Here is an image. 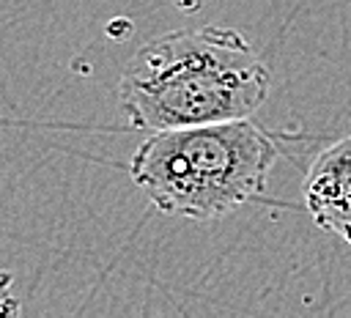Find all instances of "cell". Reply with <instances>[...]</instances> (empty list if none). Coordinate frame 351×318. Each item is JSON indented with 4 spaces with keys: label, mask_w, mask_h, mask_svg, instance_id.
Instances as JSON below:
<instances>
[{
    "label": "cell",
    "mask_w": 351,
    "mask_h": 318,
    "mask_svg": "<svg viewBox=\"0 0 351 318\" xmlns=\"http://www.w3.org/2000/svg\"><path fill=\"white\" fill-rule=\"evenodd\" d=\"M271 74L233 27L170 30L143 44L118 82L121 110L137 129H178L250 118Z\"/></svg>",
    "instance_id": "1"
},
{
    "label": "cell",
    "mask_w": 351,
    "mask_h": 318,
    "mask_svg": "<svg viewBox=\"0 0 351 318\" xmlns=\"http://www.w3.org/2000/svg\"><path fill=\"white\" fill-rule=\"evenodd\" d=\"M274 159V140L236 118L154 132L132 154L129 175L162 214L217 219L263 192Z\"/></svg>",
    "instance_id": "2"
},
{
    "label": "cell",
    "mask_w": 351,
    "mask_h": 318,
    "mask_svg": "<svg viewBox=\"0 0 351 318\" xmlns=\"http://www.w3.org/2000/svg\"><path fill=\"white\" fill-rule=\"evenodd\" d=\"M304 203L321 230L351 244V137L315 156L304 175Z\"/></svg>",
    "instance_id": "3"
},
{
    "label": "cell",
    "mask_w": 351,
    "mask_h": 318,
    "mask_svg": "<svg viewBox=\"0 0 351 318\" xmlns=\"http://www.w3.org/2000/svg\"><path fill=\"white\" fill-rule=\"evenodd\" d=\"M14 277L8 271H0V315H19V302L14 296Z\"/></svg>",
    "instance_id": "4"
}]
</instances>
